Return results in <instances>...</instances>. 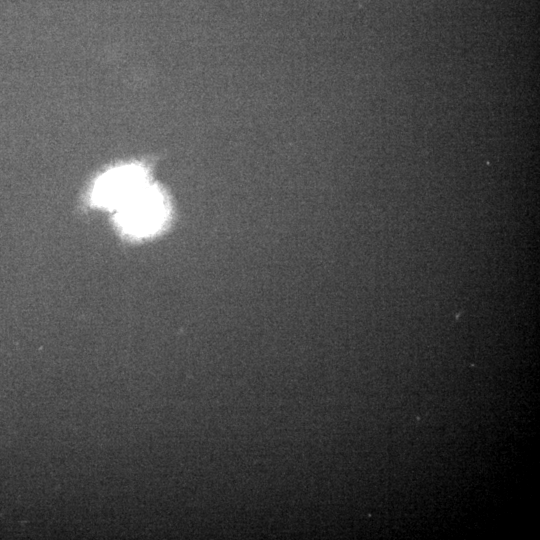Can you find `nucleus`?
<instances>
[{
  "instance_id": "obj_1",
  "label": "nucleus",
  "mask_w": 540,
  "mask_h": 540,
  "mask_svg": "<svg viewBox=\"0 0 540 540\" xmlns=\"http://www.w3.org/2000/svg\"><path fill=\"white\" fill-rule=\"evenodd\" d=\"M120 228L133 237H147L165 224L169 208L163 192L148 183L122 206L116 209Z\"/></svg>"
},
{
  "instance_id": "obj_2",
  "label": "nucleus",
  "mask_w": 540,
  "mask_h": 540,
  "mask_svg": "<svg viewBox=\"0 0 540 540\" xmlns=\"http://www.w3.org/2000/svg\"><path fill=\"white\" fill-rule=\"evenodd\" d=\"M148 183V172L143 166H118L103 173L95 181L91 200L96 206L116 210Z\"/></svg>"
}]
</instances>
